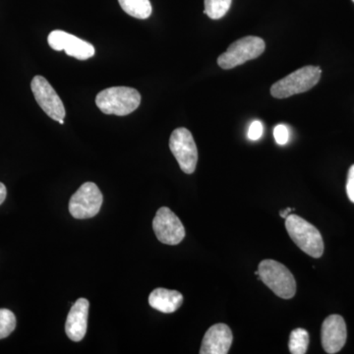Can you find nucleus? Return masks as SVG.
Wrapping results in <instances>:
<instances>
[{
	"label": "nucleus",
	"mask_w": 354,
	"mask_h": 354,
	"mask_svg": "<svg viewBox=\"0 0 354 354\" xmlns=\"http://www.w3.org/2000/svg\"><path fill=\"white\" fill-rule=\"evenodd\" d=\"M141 104V95L136 88L111 87L104 88L95 97V104L104 114L128 115Z\"/></svg>",
	"instance_id": "obj_1"
},
{
	"label": "nucleus",
	"mask_w": 354,
	"mask_h": 354,
	"mask_svg": "<svg viewBox=\"0 0 354 354\" xmlns=\"http://www.w3.org/2000/svg\"><path fill=\"white\" fill-rule=\"evenodd\" d=\"M286 228L290 239L304 253L320 258L324 253V241L320 232L301 216L290 215L286 218Z\"/></svg>",
	"instance_id": "obj_2"
},
{
	"label": "nucleus",
	"mask_w": 354,
	"mask_h": 354,
	"mask_svg": "<svg viewBox=\"0 0 354 354\" xmlns=\"http://www.w3.org/2000/svg\"><path fill=\"white\" fill-rule=\"evenodd\" d=\"M258 276L279 297L290 299L297 292V281L285 265L274 260H264L259 264Z\"/></svg>",
	"instance_id": "obj_3"
},
{
	"label": "nucleus",
	"mask_w": 354,
	"mask_h": 354,
	"mask_svg": "<svg viewBox=\"0 0 354 354\" xmlns=\"http://www.w3.org/2000/svg\"><path fill=\"white\" fill-rule=\"evenodd\" d=\"M322 70L318 66L302 67L272 86L271 95L276 99H286L311 90L318 84Z\"/></svg>",
	"instance_id": "obj_4"
},
{
	"label": "nucleus",
	"mask_w": 354,
	"mask_h": 354,
	"mask_svg": "<svg viewBox=\"0 0 354 354\" xmlns=\"http://www.w3.org/2000/svg\"><path fill=\"white\" fill-rule=\"evenodd\" d=\"M266 48L264 39L248 36L237 39L218 58V64L223 69H232L249 60L259 57Z\"/></svg>",
	"instance_id": "obj_5"
},
{
	"label": "nucleus",
	"mask_w": 354,
	"mask_h": 354,
	"mask_svg": "<svg viewBox=\"0 0 354 354\" xmlns=\"http://www.w3.org/2000/svg\"><path fill=\"white\" fill-rule=\"evenodd\" d=\"M169 149L183 172L191 174L195 171L198 162V150L189 130L184 127L174 130L169 138Z\"/></svg>",
	"instance_id": "obj_6"
},
{
	"label": "nucleus",
	"mask_w": 354,
	"mask_h": 354,
	"mask_svg": "<svg viewBox=\"0 0 354 354\" xmlns=\"http://www.w3.org/2000/svg\"><path fill=\"white\" fill-rule=\"evenodd\" d=\"M102 194L94 183H86L70 198L69 212L78 220L97 216L102 205Z\"/></svg>",
	"instance_id": "obj_7"
},
{
	"label": "nucleus",
	"mask_w": 354,
	"mask_h": 354,
	"mask_svg": "<svg viewBox=\"0 0 354 354\" xmlns=\"http://www.w3.org/2000/svg\"><path fill=\"white\" fill-rule=\"evenodd\" d=\"M35 99L41 109L53 120H64V104L50 82L43 76H35L31 82Z\"/></svg>",
	"instance_id": "obj_8"
},
{
	"label": "nucleus",
	"mask_w": 354,
	"mask_h": 354,
	"mask_svg": "<svg viewBox=\"0 0 354 354\" xmlns=\"http://www.w3.org/2000/svg\"><path fill=\"white\" fill-rule=\"evenodd\" d=\"M153 228L158 241L167 245H177L185 237V228L183 223L167 207H162L156 214Z\"/></svg>",
	"instance_id": "obj_9"
},
{
	"label": "nucleus",
	"mask_w": 354,
	"mask_h": 354,
	"mask_svg": "<svg viewBox=\"0 0 354 354\" xmlns=\"http://www.w3.org/2000/svg\"><path fill=\"white\" fill-rule=\"evenodd\" d=\"M48 41L53 50H64L67 55L79 60H87L94 57L95 53L93 44L62 30L51 32L48 35Z\"/></svg>",
	"instance_id": "obj_10"
},
{
	"label": "nucleus",
	"mask_w": 354,
	"mask_h": 354,
	"mask_svg": "<svg viewBox=\"0 0 354 354\" xmlns=\"http://www.w3.org/2000/svg\"><path fill=\"white\" fill-rule=\"evenodd\" d=\"M348 337L346 322L339 315H330L325 319L321 330L324 351L329 354L339 353L344 348Z\"/></svg>",
	"instance_id": "obj_11"
},
{
	"label": "nucleus",
	"mask_w": 354,
	"mask_h": 354,
	"mask_svg": "<svg viewBox=\"0 0 354 354\" xmlns=\"http://www.w3.org/2000/svg\"><path fill=\"white\" fill-rule=\"evenodd\" d=\"M232 330L225 324L212 326L203 337L201 354H227L232 346Z\"/></svg>",
	"instance_id": "obj_12"
},
{
	"label": "nucleus",
	"mask_w": 354,
	"mask_h": 354,
	"mask_svg": "<svg viewBox=\"0 0 354 354\" xmlns=\"http://www.w3.org/2000/svg\"><path fill=\"white\" fill-rule=\"evenodd\" d=\"M88 300L79 298L70 309L65 323V333L71 341H82L87 333Z\"/></svg>",
	"instance_id": "obj_13"
},
{
	"label": "nucleus",
	"mask_w": 354,
	"mask_h": 354,
	"mask_svg": "<svg viewBox=\"0 0 354 354\" xmlns=\"http://www.w3.org/2000/svg\"><path fill=\"white\" fill-rule=\"evenodd\" d=\"M183 297L176 290L156 288L149 297V304L152 308L162 313H174L183 305Z\"/></svg>",
	"instance_id": "obj_14"
},
{
	"label": "nucleus",
	"mask_w": 354,
	"mask_h": 354,
	"mask_svg": "<svg viewBox=\"0 0 354 354\" xmlns=\"http://www.w3.org/2000/svg\"><path fill=\"white\" fill-rule=\"evenodd\" d=\"M122 10L137 19L150 17L153 8L150 0H118Z\"/></svg>",
	"instance_id": "obj_15"
},
{
	"label": "nucleus",
	"mask_w": 354,
	"mask_h": 354,
	"mask_svg": "<svg viewBox=\"0 0 354 354\" xmlns=\"http://www.w3.org/2000/svg\"><path fill=\"white\" fill-rule=\"evenodd\" d=\"M309 346V334L306 330L297 328L290 333L288 348L292 354H305Z\"/></svg>",
	"instance_id": "obj_16"
},
{
	"label": "nucleus",
	"mask_w": 354,
	"mask_h": 354,
	"mask_svg": "<svg viewBox=\"0 0 354 354\" xmlns=\"http://www.w3.org/2000/svg\"><path fill=\"white\" fill-rule=\"evenodd\" d=\"M232 0H204V13L213 20L223 18L230 10Z\"/></svg>",
	"instance_id": "obj_17"
},
{
	"label": "nucleus",
	"mask_w": 354,
	"mask_h": 354,
	"mask_svg": "<svg viewBox=\"0 0 354 354\" xmlns=\"http://www.w3.org/2000/svg\"><path fill=\"white\" fill-rule=\"evenodd\" d=\"M16 328V317L8 309H0V339H6Z\"/></svg>",
	"instance_id": "obj_18"
},
{
	"label": "nucleus",
	"mask_w": 354,
	"mask_h": 354,
	"mask_svg": "<svg viewBox=\"0 0 354 354\" xmlns=\"http://www.w3.org/2000/svg\"><path fill=\"white\" fill-rule=\"evenodd\" d=\"M274 140L279 145L283 146L288 143L290 140V131L288 127L283 124H279L274 129Z\"/></svg>",
	"instance_id": "obj_19"
},
{
	"label": "nucleus",
	"mask_w": 354,
	"mask_h": 354,
	"mask_svg": "<svg viewBox=\"0 0 354 354\" xmlns=\"http://www.w3.org/2000/svg\"><path fill=\"white\" fill-rule=\"evenodd\" d=\"M263 135V124L259 120L253 121L248 130V138L252 141H257Z\"/></svg>",
	"instance_id": "obj_20"
},
{
	"label": "nucleus",
	"mask_w": 354,
	"mask_h": 354,
	"mask_svg": "<svg viewBox=\"0 0 354 354\" xmlns=\"http://www.w3.org/2000/svg\"><path fill=\"white\" fill-rule=\"evenodd\" d=\"M346 193L351 202L354 203V165H351L346 181Z\"/></svg>",
	"instance_id": "obj_21"
},
{
	"label": "nucleus",
	"mask_w": 354,
	"mask_h": 354,
	"mask_svg": "<svg viewBox=\"0 0 354 354\" xmlns=\"http://www.w3.org/2000/svg\"><path fill=\"white\" fill-rule=\"evenodd\" d=\"M7 195V190L6 185L3 183H0V205L2 204L4 201H6V198Z\"/></svg>",
	"instance_id": "obj_22"
},
{
	"label": "nucleus",
	"mask_w": 354,
	"mask_h": 354,
	"mask_svg": "<svg viewBox=\"0 0 354 354\" xmlns=\"http://www.w3.org/2000/svg\"><path fill=\"white\" fill-rule=\"evenodd\" d=\"M292 211H295V209L286 208L285 209H281V211L279 212V215H281V218H286L290 216V214Z\"/></svg>",
	"instance_id": "obj_23"
},
{
	"label": "nucleus",
	"mask_w": 354,
	"mask_h": 354,
	"mask_svg": "<svg viewBox=\"0 0 354 354\" xmlns=\"http://www.w3.org/2000/svg\"><path fill=\"white\" fill-rule=\"evenodd\" d=\"M58 122H59V123H60V124H62V125H64V120H59V121H58Z\"/></svg>",
	"instance_id": "obj_24"
},
{
	"label": "nucleus",
	"mask_w": 354,
	"mask_h": 354,
	"mask_svg": "<svg viewBox=\"0 0 354 354\" xmlns=\"http://www.w3.org/2000/svg\"><path fill=\"white\" fill-rule=\"evenodd\" d=\"M353 1L354 2V0H353Z\"/></svg>",
	"instance_id": "obj_25"
}]
</instances>
